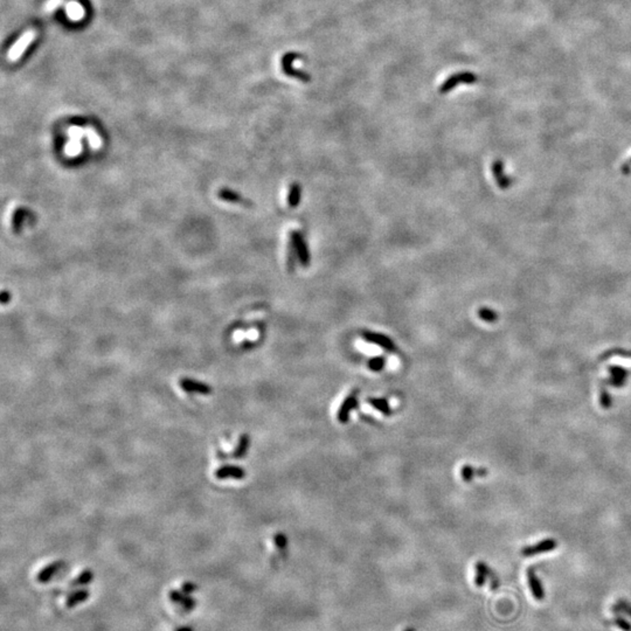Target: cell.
I'll return each mask as SVG.
<instances>
[{
  "instance_id": "cell-1",
  "label": "cell",
  "mask_w": 631,
  "mask_h": 631,
  "mask_svg": "<svg viewBox=\"0 0 631 631\" xmlns=\"http://www.w3.org/2000/svg\"><path fill=\"white\" fill-rule=\"evenodd\" d=\"M298 58H302V55H300V54H298V53L290 52V53L284 54V56L282 57V70H283V73L286 74L287 76L297 78V80L302 81V82H305V83L310 82L311 81L310 75H309L308 73L303 72V70L295 69L294 66H292V64H294V61L295 60H298Z\"/></svg>"
},
{
  "instance_id": "cell-2",
  "label": "cell",
  "mask_w": 631,
  "mask_h": 631,
  "mask_svg": "<svg viewBox=\"0 0 631 631\" xmlns=\"http://www.w3.org/2000/svg\"><path fill=\"white\" fill-rule=\"evenodd\" d=\"M290 241H291V243L294 245V248L296 250V254H297L299 264L304 267V268H307V267L310 266L311 256H310V250H309L308 243L304 239L303 234L297 231L291 232Z\"/></svg>"
},
{
  "instance_id": "cell-3",
  "label": "cell",
  "mask_w": 631,
  "mask_h": 631,
  "mask_svg": "<svg viewBox=\"0 0 631 631\" xmlns=\"http://www.w3.org/2000/svg\"><path fill=\"white\" fill-rule=\"evenodd\" d=\"M477 81V77L475 76L472 73H467V72H463V73H457L454 74L453 76H450L446 78V80L442 83V86L440 87V94L444 95L448 94L449 91H451L454 89V88H456L458 85H461V83H467V85H471V83H475Z\"/></svg>"
},
{
  "instance_id": "cell-4",
  "label": "cell",
  "mask_w": 631,
  "mask_h": 631,
  "mask_svg": "<svg viewBox=\"0 0 631 631\" xmlns=\"http://www.w3.org/2000/svg\"><path fill=\"white\" fill-rule=\"evenodd\" d=\"M362 338L366 341L371 342V344L378 345L379 348L383 349L384 351H387V352H395L398 348H396L395 342L393 341L390 337L384 336L382 333H377V332H372V331H365L362 333Z\"/></svg>"
},
{
  "instance_id": "cell-5",
  "label": "cell",
  "mask_w": 631,
  "mask_h": 631,
  "mask_svg": "<svg viewBox=\"0 0 631 631\" xmlns=\"http://www.w3.org/2000/svg\"><path fill=\"white\" fill-rule=\"evenodd\" d=\"M179 386L181 387L182 391L187 393H198L201 395H210L212 394V387L210 384L199 380L191 379V378H182L179 381Z\"/></svg>"
},
{
  "instance_id": "cell-6",
  "label": "cell",
  "mask_w": 631,
  "mask_h": 631,
  "mask_svg": "<svg viewBox=\"0 0 631 631\" xmlns=\"http://www.w3.org/2000/svg\"><path fill=\"white\" fill-rule=\"evenodd\" d=\"M358 395L359 391L354 390L348 398L344 400L339 411H338V421H339L340 423H348L351 411H353L354 408L358 407Z\"/></svg>"
},
{
  "instance_id": "cell-7",
  "label": "cell",
  "mask_w": 631,
  "mask_h": 631,
  "mask_svg": "<svg viewBox=\"0 0 631 631\" xmlns=\"http://www.w3.org/2000/svg\"><path fill=\"white\" fill-rule=\"evenodd\" d=\"M214 476L218 479H243L246 476V470L239 465H222L215 470Z\"/></svg>"
},
{
  "instance_id": "cell-8",
  "label": "cell",
  "mask_w": 631,
  "mask_h": 631,
  "mask_svg": "<svg viewBox=\"0 0 631 631\" xmlns=\"http://www.w3.org/2000/svg\"><path fill=\"white\" fill-rule=\"evenodd\" d=\"M33 37H34V33L33 32H27L26 34H24L22 36V39H19L16 41V44L13 46V48H12V51L8 53V56H10L12 60H15V58H18L20 54H22L25 48L27 47V46L31 44V41L33 40Z\"/></svg>"
},
{
  "instance_id": "cell-9",
  "label": "cell",
  "mask_w": 631,
  "mask_h": 631,
  "mask_svg": "<svg viewBox=\"0 0 631 631\" xmlns=\"http://www.w3.org/2000/svg\"><path fill=\"white\" fill-rule=\"evenodd\" d=\"M491 578L490 571L484 565L483 562H477L475 565V578L474 582L477 587H483L487 582V580Z\"/></svg>"
},
{
  "instance_id": "cell-10",
  "label": "cell",
  "mask_w": 631,
  "mask_h": 631,
  "mask_svg": "<svg viewBox=\"0 0 631 631\" xmlns=\"http://www.w3.org/2000/svg\"><path fill=\"white\" fill-rule=\"evenodd\" d=\"M492 173L495 175V179L497 180V184H498L500 189H507L510 185V180L506 175H504V166L503 162L500 160H496L494 164H492Z\"/></svg>"
},
{
  "instance_id": "cell-11",
  "label": "cell",
  "mask_w": 631,
  "mask_h": 631,
  "mask_svg": "<svg viewBox=\"0 0 631 631\" xmlns=\"http://www.w3.org/2000/svg\"><path fill=\"white\" fill-rule=\"evenodd\" d=\"M302 200V186L298 182H294L290 186L289 194H288V203L291 208H296Z\"/></svg>"
},
{
  "instance_id": "cell-12",
  "label": "cell",
  "mask_w": 631,
  "mask_h": 631,
  "mask_svg": "<svg viewBox=\"0 0 631 631\" xmlns=\"http://www.w3.org/2000/svg\"><path fill=\"white\" fill-rule=\"evenodd\" d=\"M250 445V437L248 434H242L239 438V443H237L236 449L233 453V456L235 458H241L243 457L246 454H247V451L249 449Z\"/></svg>"
},
{
  "instance_id": "cell-13",
  "label": "cell",
  "mask_w": 631,
  "mask_h": 631,
  "mask_svg": "<svg viewBox=\"0 0 631 631\" xmlns=\"http://www.w3.org/2000/svg\"><path fill=\"white\" fill-rule=\"evenodd\" d=\"M528 583L531 587V591H532L533 595L536 596L537 600H542L544 599V591H542V587L540 582H539V580L536 578V575L532 571L528 572Z\"/></svg>"
},
{
  "instance_id": "cell-14",
  "label": "cell",
  "mask_w": 631,
  "mask_h": 631,
  "mask_svg": "<svg viewBox=\"0 0 631 631\" xmlns=\"http://www.w3.org/2000/svg\"><path fill=\"white\" fill-rule=\"evenodd\" d=\"M369 403L371 406H373L375 409H378L380 413H382L383 415L386 416H391L392 415V409L390 407V404H388V401L386 399H369Z\"/></svg>"
},
{
  "instance_id": "cell-15",
  "label": "cell",
  "mask_w": 631,
  "mask_h": 631,
  "mask_svg": "<svg viewBox=\"0 0 631 631\" xmlns=\"http://www.w3.org/2000/svg\"><path fill=\"white\" fill-rule=\"evenodd\" d=\"M555 547L554 541H546L542 542V544L538 545L536 547H530V548H526L525 551H522V554L524 555H534L538 553H544L546 551L553 549Z\"/></svg>"
},
{
  "instance_id": "cell-16",
  "label": "cell",
  "mask_w": 631,
  "mask_h": 631,
  "mask_svg": "<svg viewBox=\"0 0 631 631\" xmlns=\"http://www.w3.org/2000/svg\"><path fill=\"white\" fill-rule=\"evenodd\" d=\"M61 566H62V562L58 561V562H54V563H52V565H49V566H47L46 568H44V569L41 571V573L39 574V580L40 581H47L54 573H56L57 569Z\"/></svg>"
},
{
  "instance_id": "cell-17",
  "label": "cell",
  "mask_w": 631,
  "mask_h": 631,
  "mask_svg": "<svg viewBox=\"0 0 631 631\" xmlns=\"http://www.w3.org/2000/svg\"><path fill=\"white\" fill-rule=\"evenodd\" d=\"M478 316L480 319L486 321V323H494V321L497 320V317H498V315H497L494 310H491V309L488 308H480L478 311Z\"/></svg>"
},
{
  "instance_id": "cell-18",
  "label": "cell",
  "mask_w": 631,
  "mask_h": 631,
  "mask_svg": "<svg viewBox=\"0 0 631 631\" xmlns=\"http://www.w3.org/2000/svg\"><path fill=\"white\" fill-rule=\"evenodd\" d=\"M298 258H297V254H296V250L294 248V245L291 243V241H289V245H288V268L289 270L294 271L296 263H297Z\"/></svg>"
},
{
  "instance_id": "cell-19",
  "label": "cell",
  "mask_w": 631,
  "mask_h": 631,
  "mask_svg": "<svg viewBox=\"0 0 631 631\" xmlns=\"http://www.w3.org/2000/svg\"><path fill=\"white\" fill-rule=\"evenodd\" d=\"M384 363H386V360H384V358L382 357H377V358H372L371 360L369 361V367L371 371L373 372H380L384 369Z\"/></svg>"
},
{
  "instance_id": "cell-20",
  "label": "cell",
  "mask_w": 631,
  "mask_h": 631,
  "mask_svg": "<svg viewBox=\"0 0 631 631\" xmlns=\"http://www.w3.org/2000/svg\"><path fill=\"white\" fill-rule=\"evenodd\" d=\"M274 542H275V546L277 547V549L279 551V553H283V552L286 551L287 545H288V539L283 533L276 534L274 538Z\"/></svg>"
},
{
  "instance_id": "cell-21",
  "label": "cell",
  "mask_w": 631,
  "mask_h": 631,
  "mask_svg": "<svg viewBox=\"0 0 631 631\" xmlns=\"http://www.w3.org/2000/svg\"><path fill=\"white\" fill-rule=\"evenodd\" d=\"M615 623L618 626V628L622 629L623 631H631V625L626 622V620L622 617H616L615 618Z\"/></svg>"
},
{
  "instance_id": "cell-22",
  "label": "cell",
  "mask_w": 631,
  "mask_h": 631,
  "mask_svg": "<svg viewBox=\"0 0 631 631\" xmlns=\"http://www.w3.org/2000/svg\"><path fill=\"white\" fill-rule=\"evenodd\" d=\"M472 476H474V469H472L471 466H464L462 469V478L466 480V482H469V480L472 479Z\"/></svg>"
},
{
  "instance_id": "cell-23",
  "label": "cell",
  "mask_w": 631,
  "mask_h": 631,
  "mask_svg": "<svg viewBox=\"0 0 631 631\" xmlns=\"http://www.w3.org/2000/svg\"><path fill=\"white\" fill-rule=\"evenodd\" d=\"M617 609L622 610V612H624L626 615L631 617V605L629 603L624 602V601H620V602L617 603Z\"/></svg>"
},
{
  "instance_id": "cell-24",
  "label": "cell",
  "mask_w": 631,
  "mask_h": 631,
  "mask_svg": "<svg viewBox=\"0 0 631 631\" xmlns=\"http://www.w3.org/2000/svg\"><path fill=\"white\" fill-rule=\"evenodd\" d=\"M400 631H415V629L412 628V626H404V628H401Z\"/></svg>"
}]
</instances>
